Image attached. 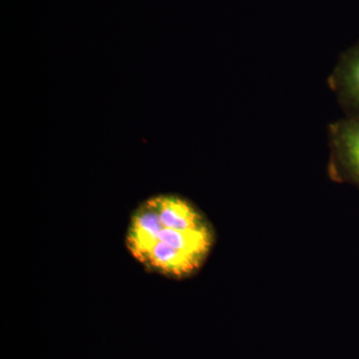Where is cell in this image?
<instances>
[{
  "instance_id": "3",
  "label": "cell",
  "mask_w": 359,
  "mask_h": 359,
  "mask_svg": "<svg viewBox=\"0 0 359 359\" xmlns=\"http://www.w3.org/2000/svg\"><path fill=\"white\" fill-rule=\"evenodd\" d=\"M153 199L161 223L165 228L192 231L207 226L199 212L188 201L176 196H159Z\"/></svg>"
},
{
  "instance_id": "1",
  "label": "cell",
  "mask_w": 359,
  "mask_h": 359,
  "mask_svg": "<svg viewBox=\"0 0 359 359\" xmlns=\"http://www.w3.org/2000/svg\"><path fill=\"white\" fill-rule=\"evenodd\" d=\"M330 142L337 175L359 187V114L334 123L330 127Z\"/></svg>"
},
{
  "instance_id": "2",
  "label": "cell",
  "mask_w": 359,
  "mask_h": 359,
  "mask_svg": "<svg viewBox=\"0 0 359 359\" xmlns=\"http://www.w3.org/2000/svg\"><path fill=\"white\" fill-rule=\"evenodd\" d=\"M332 86L348 115L359 114V43L342 54L332 77Z\"/></svg>"
}]
</instances>
